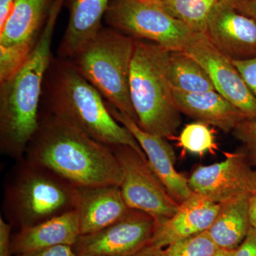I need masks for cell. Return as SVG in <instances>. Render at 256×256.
I'll return each instance as SVG.
<instances>
[{
    "instance_id": "1",
    "label": "cell",
    "mask_w": 256,
    "mask_h": 256,
    "mask_svg": "<svg viewBox=\"0 0 256 256\" xmlns=\"http://www.w3.org/2000/svg\"><path fill=\"white\" fill-rule=\"evenodd\" d=\"M24 158L77 188L120 186L122 182V172L110 146L50 114H40V126Z\"/></svg>"
},
{
    "instance_id": "2",
    "label": "cell",
    "mask_w": 256,
    "mask_h": 256,
    "mask_svg": "<svg viewBox=\"0 0 256 256\" xmlns=\"http://www.w3.org/2000/svg\"><path fill=\"white\" fill-rule=\"evenodd\" d=\"M64 0H56L50 18L28 60L0 82V150L16 161L24 158L40 126V104L52 62V42Z\"/></svg>"
},
{
    "instance_id": "3",
    "label": "cell",
    "mask_w": 256,
    "mask_h": 256,
    "mask_svg": "<svg viewBox=\"0 0 256 256\" xmlns=\"http://www.w3.org/2000/svg\"><path fill=\"white\" fill-rule=\"evenodd\" d=\"M45 82L48 114L74 124L98 142L130 146L146 158L132 133L112 117L100 92L72 60L52 58Z\"/></svg>"
},
{
    "instance_id": "4",
    "label": "cell",
    "mask_w": 256,
    "mask_h": 256,
    "mask_svg": "<svg viewBox=\"0 0 256 256\" xmlns=\"http://www.w3.org/2000/svg\"><path fill=\"white\" fill-rule=\"evenodd\" d=\"M78 201V188L24 158L4 184V218L20 230L76 210Z\"/></svg>"
},
{
    "instance_id": "5",
    "label": "cell",
    "mask_w": 256,
    "mask_h": 256,
    "mask_svg": "<svg viewBox=\"0 0 256 256\" xmlns=\"http://www.w3.org/2000/svg\"><path fill=\"white\" fill-rule=\"evenodd\" d=\"M170 52L152 42L136 40L130 76V95L138 126L166 139L174 137L182 124L166 75Z\"/></svg>"
},
{
    "instance_id": "6",
    "label": "cell",
    "mask_w": 256,
    "mask_h": 256,
    "mask_svg": "<svg viewBox=\"0 0 256 256\" xmlns=\"http://www.w3.org/2000/svg\"><path fill=\"white\" fill-rule=\"evenodd\" d=\"M136 40L104 28L72 60L76 68L110 104L138 124L130 95Z\"/></svg>"
},
{
    "instance_id": "7",
    "label": "cell",
    "mask_w": 256,
    "mask_h": 256,
    "mask_svg": "<svg viewBox=\"0 0 256 256\" xmlns=\"http://www.w3.org/2000/svg\"><path fill=\"white\" fill-rule=\"evenodd\" d=\"M104 20L109 28L170 52L184 50L195 33L152 0H111Z\"/></svg>"
},
{
    "instance_id": "8",
    "label": "cell",
    "mask_w": 256,
    "mask_h": 256,
    "mask_svg": "<svg viewBox=\"0 0 256 256\" xmlns=\"http://www.w3.org/2000/svg\"><path fill=\"white\" fill-rule=\"evenodd\" d=\"M56 0H14L0 26V82L28 60L46 26Z\"/></svg>"
},
{
    "instance_id": "9",
    "label": "cell",
    "mask_w": 256,
    "mask_h": 256,
    "mask_svg": "<svg viewBox=\"0 0 256 256\" xmlns=\"http://www.w3.org/2000/svg\"><path fill=\"white\" fill-rule=\"evenodd\" d=\"M110 148L122 172L120 188L127 206L148 214L156 222L174 215L180 204L170 194L146 158L130 146Z\"/></svg>"
},
{
    "instance_id": "10",
    "label": "cell",
    "mask_w": 256,
    "mask_h": 256,
    "mask_svg": "<svg viewBox=\"0 0 256 256\" xmlns=\"http://www.w3.org/2000/svg\"><path fill=\"white\" fill-rule=\"evenodd\" d=\"M154 227L151 216L130 210L105 228L80 236L72 247L77 256H131L150 244Z\"/></svg>"
},
{
    "instance_id": "11",
    "label": "cell",
    "mask_w": 256,
    "mask_h": 256,
    "mask_svg": "<svg viewBox=\"0 0 256 256\" xmlns=\"http://www.w3.org/2000/svg\"><path fill=\"white\" fill-rule=\"evenodd\" d=\"M188 180L194 193L218 204L256 193V168L244 152L226 154L220 162L198 166Z\"/></svg>"
},
{
    "instance_id": "12",
    "label": "cell",
    "mask_w": 256,
    "mask_h": 256,
    "mask_svg": "<svg viewBox=\"0 0 256 256\" xmlns=\"http://www.w3.org/2000/svg\"><path fill=\"white\" fill-rule=\"evenodd\" d=\"M184 52L198 62L210 76L216 90L244 112L256 119V98L232 60L204 33H194Z\"/></svg>"
},
{
    "instance_id": "13",
    "label": "cell",
    "mask_w": 256,
    "mask_h": 256,
    "mask_svg": "<svg viewBox=\"0 0 256 256\" xmlns=\"http://www.w3.org/2000/svg\"><path fill=\"white\" fill-rule=\"evenodd\" d=\"M204 34L232 60L256 56V22L238 9L236 0H222L216 5Z\"/></svg>"
},
{
    "instance_id": "14",
    "label": "cell",
    "mask_w": 256,
    "mask_h": 256,
    "mask_svg": "<svg viewBox=\"0 0 256 256\" xmlns=\"http://www.w3.org/2000/svg\"><path fill=\"white\" fill-rule=\"evenodd\" d=\"M106 102L112 117L127 128L139 143L150 166L170 194L178 204L192 196L194 192L188 184V178L175 168L176 154L166 138L143 130L128 114L120 112L106 101Z\"/></svg>"
},
{
    "instance_id": "15",
    "label": "cell",
    "mask_w": 256,
    "mask_h": 256,
    "mask_svg": "<svg viewBox=\"0 0 256 256\" xmlns=\"http://www.w3.org/2000/svg\"><path fill=\"white\" fill-rule=\"evenodd\" d=\"M220 208L218 204L194 193L180 204L174 215L156 220L150 244L165 248L173 242L206 232L214 222Z\"/></svg>"
},
{
    "instance_id": "16",
    "label": "cell",
    "mask_w": 256,
    "mask_h": 256,
    "mask_svg": "<svg viewBox=\"0 0 256 256\" xmlns=\"http://www.w3.org/2000/svg\"><path fill=\"white\" fill-rule=\"evenodd\" d=\"M80 236L95 233L124 218L130 208L117 185L78 188Z\"/></svg>"
},
{
    "instance_id": "17",
    "label": "cell",
    "mask_w": 256,
    "mask_h": 256,
    "mask_svg": "<svg viewBox=\"0 0 256 256\" xmlns=\"http://www.w3.org/2000/svg\"><path fill=\"white\" fill-rule=\"evenodd\" d=\"M80 236L76 210L42 223L20 229L12 236V255L16 256L57 246H73Z\"/></svg>"
},
{
    "instance_id": "18",
    "label": "cell",
    "mask_w": 256,
    "mask_h": 256,
    "mask_svg": "<svg viewBox=\"0 0 256 256\" xmlns=\"http://www.w3.org/2000/svg\"><path fill=\"white\" fill-rule=\"evenodd\" d=\"M111 0H64L68 22L58 50L60 58L72 60L102 28Z\"/></svg>"
},
{
    "instance_id": "19",
    "label": "cell",
    "mask_w": 256,
    "mask_h": 256,
    "mask_svg": "<svg viewBox=\"0 0 256 256\" xmlns=\"http://www.w3.org/2000/svg\"><path fill=\"white\" fill-rule=\"evenodd\" d=\"M175 104L181 114L197 122L233 132L248 118L230 101L216 90L204 92H184L173 90Z\"/></svg>"
},
{
    "instance_id": "20",
    "label": "cell",
    "mask_w": 256,
    "mask_h": 256,
    "mask_svg": "<svg viewBox=\"0 0 256 256\" xmlns=\"http://www.w3.org/2000/svg\"><path fill=\"white\" fill-rule=\"evenodd\" d=\"M245 195L220 204L214 222L207 230L218 248L236 250L245 240L250 228L249 198Z\"/></svg>"
},
{
    "instance_id": "21",
    "label": "cell",
    "mask_w": 256,
    "mask_h": 256,
    "mask_svg": "<svg viewBox=\"0 0 256 256\" xmlns=\"http://www.w3.org/2000/svg\"><path fill=\"white\" fill-rule=\"evenodd\" d=\"M166 75L173 90L184 92L216 90L205 69L184 50L170 52Z\"/></svg>"
},
{
    "instance_id": "22",
    "label": "cell",
    "mask_w": 256,
    "mask_h": 256,
    "mask_svg": "<svg viewBox=\"0 0 256 256\" xmlns=\"http://www.w3.org/2000/svg\"><path fill=\"white\" fill-rule=\"evenodd\" d=\"M220 1L222 0H161L158 2L192 32L204 33L208 16Z\"/></svg>"
},
{
    "instance_id": "23",
    "label": "cell",
    "mask_w": 256,
    "mask_h": 256,
    "mask_svg": "<svg viewBox=\"0 0 256 256\" xmlns=\"http://www.w3.org/2000/svg\"><path fill=\"white\" fill-rule=\"evenodd\" d=\"M178 144L185 150L200 156L217 150L214 134L210 126L197 121L183 128L178 137Z\"/></svg>"
},
{
    "instance_id": "24",
    "label": "cell",
    "mask_w": 256,
    "mask_h": 256,
    "mask_svg": "<svg viewBox=\"0 0 256 256\" xmlns=\"http://www.w3.org/2000/svg\"><path fill=\"white\" fill-rule=\"evenodd\" d=\"M218 248L208 232L192 236L170 244L164 248L165 256H210Z\"/></svg>"
},
{
    "instance_id": "25",
    "label": "cell",
    "mask_w": 256,
    "mask_h": 256,
    "mask_svg": "<svg viewBox=\"0 0 256 256\" xmlns=\"http://www.w3.org/2000/svg\"><path fill=\"white\" fill-rule=\"evenodd\" d=\"M234 137L242 143L244 152L256 168V119L242 121L234 130Z\"/></svg>"
},
{
    "instance_id": "26",
    "label": "cell",
    "mask_w": 256,
    "mask_h": 256,
    "mask_svg": "<svg viewBox=\"0 0 256 256\" xmlns=\"http://www.w3.org/2000/svg\"><path fill=\"white\" fill-rule=\"evenodd\" d=\"M232 62L256 98V56L246 60H234Z\"/></svg>"
},
{
    "instance_id": "27",
    "label": "cell",
    "mask_w": 256,
    "mask_h": 256,
    "mask_svg": "<svg viewBox=\"0 0 256 256\" xmlns=\"http://www.w3.org/2000/svg\"><path fill=\"white\" fill-rule=\"evenodd\" d=\"M12 226L2 216H0V256H12L11 240Z\"/></svg>"
},
{
    "instance_id": "28",
    "label": "cell",
    "mask_w": 256,
    "mask_h": 256,
    "mask_svg": "<svg viewBox=\"0 0 256 256\" xmlns=\"http://www.w3.org/2000/svg\"><path fill=\"white\" fill-rule=\"evenodd\" d=\"M14 256H77L73 247L70 246H57L42 250H35Z\"/></svg>"
},
{
    "instance_id": "29",
    "label": "cell",
    "mask_w": 256,
    "mask_h": 256,
    "mask_svg": "<svg viewBox=\"0 0 256 256\" xmlns=\"http://www.w3.org/2000/svg\"><path fill=\"white\" fill-rule=\"evenodd\" d=\"M234 256H256V230L250 227L247 236L235 250Z\"/></svg>"
},
{
    "instance_id": "30",
    "label": "cell",
    "mask_w": 256,
    "mask_h": 256,
    "mask_svg": "<svg viewBox=\"0 0 256 256\" xmlns=\"http://www.w3.org/2000/svg\"><path fill=\"white\" fill-rule=\"evenodd\" d=\"M238 8L256 22V0H236Z\"/></svg>"
},
{
    "instance_id": "31",
    "label": "cell",
    "mask_w": 256,
    "mask_h": 256,
    "mask_svg": "<svg viewBox=\"0 0 256 256\" xmlns=\"http://www.w3.org/2000/svg\"><path fill=\"white\" fill-rule=\"evenodd\" d=\"M131 256H165L164 248L149 244Z\"/></svg>"
},
{
    "instance_id": "32",
    "label": "cell",
    "mask_w": 256,
    "mask_h": 256,
    "mask_svg": "<svg viewBox=\"0 0 256 256\" xmlns=\"http://www.w3.org/2000/svg\"><path fill=\"white\" fill-rule=\"evenodd\" d=\"M14 0H0V26L4 24L8 18Z\"/></svg>"
},
{
    "instance_id": "33",
    "label": "cell",
    "mask_w": 256,
    "mask_h": 256,
    "mask_svg": "<svg viewBox=\"0 0 256 256\" xmlns=\"http://www.w3.org/2000/svg\"><path fill=\"white\" fill-rule=\"evenodd\" d=\"M248 214L250 227L256 230V193L249 198Z\"/></svg>"
},
{
    "instance_id": "34",
    "label": "cell",
    "mask_w": 256,
    "mask_h": 256,
    "mask_svg": "<svg viewBox=\"0 0 256 256\" xmlns=\"http://www.w3.org/2000/svg\"><path fill=\"white\" fill-rule=\"evenodd\" d=\"M235 250H226V249L218 248L210 256H234Z\"/></svg>"
},
{
    "instance_id": "35",
    "label": "cell",
    "mask_w": 256,
    "mask_h": 256,
    "mask_svg": "<svg viewBox=\"0 0 256 256\" xmlns=\"http://www.w3.org/2000/svg\"><path fill=\"white\" fill-rule=\"evenodd\" d=\"M152 1L160 2L161 1V0H152Z\"/></svg>"
},
{
    "instance_id": "36",
    "label": "cell",
    "mask_w": 256,
    "mask_h": 256,
    "mask_svg": "<svg viewBox=\"0 0 256 256\" xmlns=\"http://www.w3.org/2000/svg\"></svg>"
}]
</instances>
